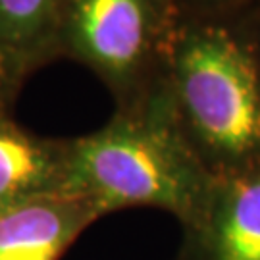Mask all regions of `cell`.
Instances as JSON below:
<instances>
[{"label": "cell", "instance_id": "obj_1", "mask_svg": "<svg viewBox=\"0 0 260 260\" xmlns=\"http://www.w3.org/2000/svg\"><path fill=\"white\" fill-rule=\"evenodd\" d=\"M164 91L181 135L214 179L260 164V62L249 10L181 16Z\"/></svg>", "mask_w": 260, "mask_h": 260}, {"label": "cell", "instance_id": "obj_2", "mask_svg": "<svg viewBox=\"0 0 260 260\" xmlns=\"http://www.w3.org/2000/svg\"><path fill=\"white\" fill-rule=\"evenodd\" d=\"M212 183L177 127L164 85L149 101L114 110L103 127L68 145L66 195L85 201L99 218L150 206L185 225L203 208Z\"/></svg>", "mask_w": 260, "mask_h": 260}, {"label": "cell", "instance_id": "obj_3", "mask_svg": "<svg viewBox=\"0 0 260 260\" xmlns=\"http://www.w3.org/2000/svg\"><path fill=\"white\" fill-rule=\"evenodd\" d=\"M181 19L176 0H70L54 39V58L89 68L116 110L135 108L164 85Z\"/></svg>", "mask_w": 260, "mask_h": 260}, {"label": "cell", "instance_id": "obj_4", "mask_svg": "<svg viewBox=\"0 0 260 260\" xmlns=\"http://www.w3.org/2000/svg\"><path fill=\"white\" fill-rule=\"evenodd\" d=\"M172 260H260V164L214 179Z\"/></svg>", "mask_w": 260, "mask_h": 260}, {"label": "cell", "instance_id": "obj_5", "mask_svg": "<svg viewBox=\"0 0 260 260\" xmlns=\"http://www.w3.org/2000/svg\"><path fill=\"white\" fill-rule=\"evenodd\" d=\"M99 216L72 195L33 199L0 212V260H60Z\"/></svg>", "mask_w": 260, "mask_h": 260}, {"label": "cell", "instance_id": "obj_6", "mask_svg": "<svg viewBox=\"0 0 260 260\" xmlns=\"http://www.w3.org/2000/svg\"><path fill=\"white\" fill-rule=\"evenodd\" d=\"M0 104V212L33 199L66 195L70 139L31 133Z\"/></svg>", "mask_w": 260, "mask_h": 260}, {"label": "cell", "instance_id": "obj_7", "mask_svg": "<svg viewBox=\"0 0 260 260\" xmlns=\"http://www.w3.org/2000/svg\"><path fill=\"white\" fill-rule=\"evenodd\" d=\"M70 0H0V45L27 77L56 60L54 39Z\"/></svg>", "mask_w": 260, "mask_h": 260}, {"label": "cell", "instance_id": "obj_8", "mask_svg": "<svg viewBox=\"0 0 260 260\" xmlns=\"http://www.w3.org/2000/svg\"><path fill=\"white\" fill-rule=\"evenodd\" d=\"M181 16L235 14L260 4V0H176Z\"/></svg>", "mask_w": 260, "mask_h": 260}, {"label": "cell", "instance_id": "obj_9", "mask_svg": "<svg viewBox=\"0 0 260 260\" xmlns=\"http://www.w3.org/2000/svg\"><path fill=\"white\" fill-rule=\"evenodd\" d=\"M23 81H25V75L19 72L12 56L0 45V104L10 106Z\"/></svg>", "mask_w": 260, "mask_h": 260}, {"label": "cell", "instance_id": "obj_10", "mask_svg": "<svg viewBox=\"0 0 260 260\" xmlns=\"http://www.w3.org/2000/svg\"><path fill=\"white\" fill-rule=\"evenodd\" d=\"M249 19H251L252 37H254V45H256V54H258L260 62V4L249 8Z\"/></svg>", "mask_w": 260, "mask_h": 260}]
</instances>
